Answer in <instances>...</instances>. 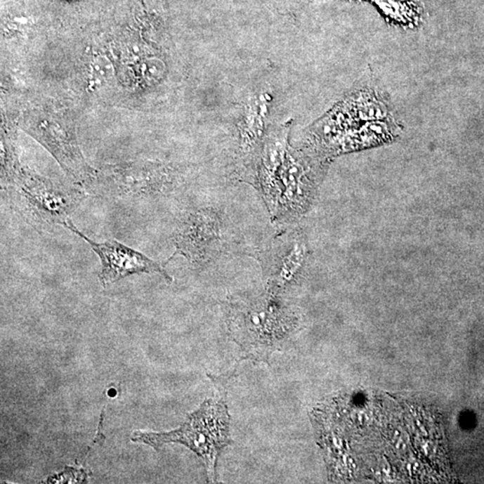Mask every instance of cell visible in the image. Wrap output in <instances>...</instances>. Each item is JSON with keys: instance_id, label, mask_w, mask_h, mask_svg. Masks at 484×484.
Segmentation results:
<instances>
[{"instance_id": "cell-1", "label": "cell", "mask_w": 484, "mask_h": 484, "mask_svg": "<svg viewBox=\"0 0 484 484\" xmlns=\"http://www.w3.org/2000/svg\"><path fill=\"white\" fill-rule=\"evenodd\" d=\"M351 402L344 433L328 437L329 457L342 464L344 476L379 483L445 480L443 428L430 411L378 395Z\"/></svg>"}, {"instance_id": "cell-2", "label": "cell", "mask_w": 484, "mask_h": 484, "mask_svg": "<svg viewBox=\"0 0 484 484\" xmlns=\"http://www.w3.org/2000/svg\"><path fill=\"white\" fill-rule=\"evenodd\" d=\"M214 398L204 401L178 430L162 433L135 432L131 440L158 450L162 445L180 443L190 448L203 461L209 483L216 480L217 461L230 443V415L226 402V379H214Z\"/></svg>"}, {"instance_id": "cell-3", "label": "cell", "mask_w": 484, "mask_h": 484, "mask_svg": "<svg viewBox=\"0 0 484 484\" xmlns=\"http://www.w3.org/2000/svg\"><path fill=\"white\" fill-rule=\"evenodd\" d=\"M3 190L15 212L39 233L64 226L87 197L86 190L25 171L16 172Z\"/></svg>"}, {"instance_id": "cell-4", "label": "cell", "mask_w": 484, "mask_h": 484, "mask_svg": "<svg viewBox=\"0 0 484 484\" xmlns=\"http://www.w3.org/2000/svg\"><path fill=\"white\" fill-rule=\"evenodd\" d=\"M305 164L303 159L289 149L285 132L268 139L259 171V184L269 210L276 218H290L304 210L310 188Z\"/></svg>"}, {"instance_id": "cell-5", "label": "cell", "mask_w": 484, "mask_h": 484, "mask_svg": "<svg viewBox=\"0 0 484 484\" xmlns=\"http://www.w3.org/2000/svg\"><path fill=\"white\" fill-rule=\"evenodd\" d=\"M268 292L249 301L235 302L230 308V329L248 355L268 359L279 342L294 330V315Z\"/></svg>"}, {"instance_id": "cell-6", "label": "cell", "mask_w": 484, "mask_h": 484, "mask_svg": "<svg viewBox=\"0 0 484 484\" xmlns=\"http://www.w3.org/2000/svg\"><path fill=\"white\" fill-rule=\"evenodd\" d=\"M178 184L177 175L164 166L115 167L100 175L90 192L110 197H148L172 192Z\"/></svg>"}, {"instance_id": "cell-7", "label": "cell", "mask_w": 484, "mask_h": 484, "mask_svg": "<svg viewBox=\"0 0 484 484\" xmlns=\"http://www.w3.org/2000/svg\"><path fill=\"white\" fill-rule=\"evenodd\" d=\"M63 227L89 243L93 251L100 259L102 268L99 280L103 287L115 284L128 276L141 274L158 275L168 282H172L171 276L160 263L152 261L148 256L129 248L119 240L110 239L103 242H94L81 232L71 220L65 223Z\"/></svg>"}, {"instance_id": "cell-8", "label": "cell", "mask_w": 484, "mask_h": 484, "mask_svg": "<svg viewBox=\"0 0 484 484\" xmlns=\"http://www.w3.org/2000/svg\"><path fill=\"white\" fill-rule=\"evenodd\" d=\"M222 240L223 224L218 214L209 209L190 211L175 230L171 259L181 255L191 264H204L218 251Z\"/></svg>"}, {"instance_id": "cell-9", "label": "cell", "mask_w": 484, "mask_h": 484, "mask_svg": "<svg viewBox=\"0 0 484 484\" xmlns=\"http://www.w3.org/2000/svg\"><path fill=\"white\" fill-rule=\"evenodd\" d=\"M306 256V245L298 235L275 243L268 265V292L277 295L290 285L303 268Z\"/></svg>"}, {"instance_id": "cell-10", "label": "cell", "mask_w": 484, "mask_h": 484, "mask_svg": "<svg viewBox=\"0 0 484 484\" xmlns=\"http://www.w3.org/2000/svg\"><path fill=\"white\" fill-rule=\"evenodd\" d=\"M115 74L112 64L106 57L99 56L90 64L89 84L91 89H99L112 80Z\"/></svg>"}, {"instance_id": "cell-11", "label": "cell", "mask_w": 484, "mask_h": 484, "mask_svg": "<svg viewBox=\"0 0 484 484\" xmlns=\"http://www.w3.org/2000/svg\"><path fill=\"white\" fill-rule=\"evenodd\" d=\"M116 395V391L115 389H112V391H109V395L110 396H115Z\"/></svg>"}]
</instances>
